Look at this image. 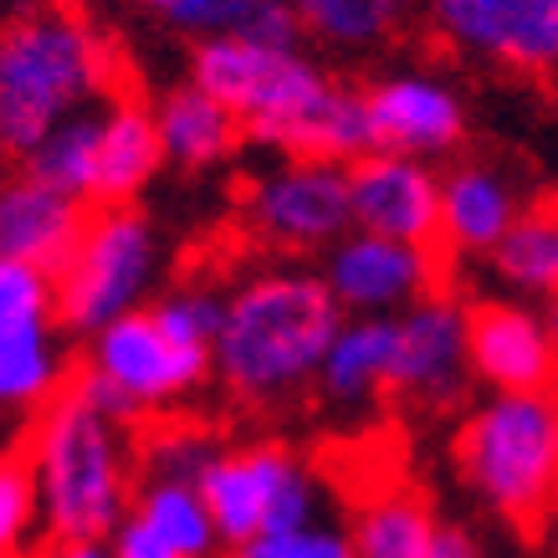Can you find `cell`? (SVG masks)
<instances>
[{
	"label": "cell",
	"instance_id": "6da1fadb",
	"mask_svg": "<svg viewBox=\"0 0 558 558\" xmlns=\"http://www.w3.org/2000/svg\"><path fill=\"white\" fill-rule=\"evenodd\" d=\"M190 77L236 113L246 138L277 154L339 159V165L374 154L364 87L339 83L303 47H256V41L205 32L195 36Z\"/></svg>",
	"mask_w": 558,
	"mask_h": 558
},
{
	"label": "cell",
	"instance_id": "7a4b0ae2",
	"mask_svg": "<svg viewBox=\"0 0 558 558\" xmlns=\"http://www.w3.org/2000/svg\"><path fill=\"white\" fill-rule=\"evenodd\" d=\"M349 323L323 271L271 267L226 292L216 374L246 405H277L318 385L323 359Z\"/></svg>",
	"mask_w": 558,
	"mask_h": 558
},
{
	"label": "cell",
	"instance_id": "3957f363",
	"mask_svg": "<svg viewBox=\"0 0 558 558\" xmlns=\"http://www.w3.org/2000/svg\"><path fill=\"white\" fill-rule=\"evenodd\" d=\"M113 47L68 0H32L0 26V144L11 159L119 87Z\"/></svg>",
	"mask_w": 558,
	"mask_h": 558
},
{
	"label": "cell",
	"instance_id": "277c9868",
	"mask_svg": "<svg viewBox=\"0 0 558 558\" xmlns=\"http://www.w3.org/2000/svg\"><path fill=\"white\" fill-rule=\"evenodd\" d=\"M32 472L47 538H108L129 518V457L123 425L62 385L32 425Z\"/></svg>",
	"mask_w": 558,
	"mask_h": 558
},
{
	"label": "cell",
	"instance_id": "5b68a950",
	"mask_svg": "<svg viewBox=\"0 0 558 558\" xmlns=\"http://www.w3.org/2000/svg\"><path fill=\"white\" fill-rule=\"evenodd\" d=\"M461 482L508 523H538L558 502V385L492 389L457 430Z\"/></svg>",
	"mask_w": 558,
	"mask_h": 558
},
{
	"label": "cell",
	"instance_id": "8992f818",
	"mask_svg": "<svg viewBox=\"0 0 558 558\" xmlns=\"http://www.w3.org/2000/svg\"><path fill=\"white\" fill-rule=\"evenodd\" d=\"M159 277V236L138 205H93L83 236L57 271V318L68 333H98L144 307Z\"/></svg>",
	"mask_w": 558,
	"mask_h": 558
},
{
	"label": "cell",
	"instance_id": "52a82bcc",
	"mask_svg": "<svg viewBox=\"0 0 558 558\" xmlns=\"http://www.w3.org/2000/svg\"><path fill=\"white\" fill-rule=\"evenodd\" d=\"M246 226L277 252H328L354 231L349 165L339 159H292L282 154L271 170L246 185Z\"/></svg>",
	"mask_w": 558,
	"mask_h": 558
},
{
	"label": "cell",
	"instance_id": "ba28073f",
	"mask_svg": "<svg viewBox=\"0 0 558 558\" xmlns=\"http://www.w3.org/2000/svg\"><path fill=\"white\" fill-rule=\"evenodd\" d=\"M201 497L226 548L252 543L256 533H288L313 523L318 492L282 446H241L220 451L201 476Z\"/></svg>",
	"mask_w": 558,
	"mask_h": 558
},
{
	"label": "cell",
	"instance_id": "9c48e42d",
	"mask_svg": "<svg viewBox=\"0 0 558 558\" xmlns=\"http://www.w3.org/2000/svg\"><path fill=\"white\" fill-rule=\"evenodd\" d=\"M457 51L523 77L558 72V0H421Z\"/></svg>",
	"mask_w": 558,
	"mask_h": 558
},
{
	"label": "cell",
	"instance_id": "30bf717a",
	"mask_svg": "<svg viewBox=\"0 0 558 558\" xmlns=\"http://www.w3.org/2000/svg\"><path fill=\"white\" fill-rule=\"evenodd\" d=\"M323 282L333 288L349 318H385L440 292V262L436 246L349 231L323 252Z\"/></svg>",
	"mask_w": 558,
	"mask_h": 558
},
{
	"label": "cell",
	"instance_id": "8fae6325",
	"mask_svg": "<svg viewBox=\"0 0 558 558\" xmlns=\"http://www.w3.org/2000/svg\"><path fill=\"white\" fill-rule=\"evenodd\" d=\"M87 364L98 374H108L138 410H154V405H170V400L190 395L205 374L216 369V354L174 343L159 328L154 307H134V313H123V318H113L108 328L93 333Z\"/></svg>",
	"mask_w": 558,
	"mask_h": 558
},
{
	"label": "cell",
	"instance_id": "7c38bea8",
	"mask_svg": "<svg viewBox=\"0 0 558 558\" xmlns=\"http://www.w3.org/2000/svg\"><path fill=\"white\" fill-rule=\"evenodd\" d=\"M472 379L466 307L457 298L430 292L415 307L395 313V364H389L385 395L410 405H457Z\"/></svg>",
	"mask_w": 558,
	"mask_h": 558
},
{
	"label": "cell",
	"instance_id": "4fadbf2b",
	"mask_svg": "<svg viewBox=\"0 0 558 558\" xmlns=\"http://www.w3.org/2000/svg\"><path fill=\"white\" fill-rule=\"evenodd\" d=\"M369 108V134L379 154H405V159H440L461 149L466 138V102L440 72L425 68H389L374 83H364Z\"/></svg>",
	"mask_w": 558,
	"mask_h": 558
},
{
	"label": "cell",
	"instance_id": "5bb4252c",
	"mask_svg": "<svg viewBox=\"0 0 558 558\" xmlns=\"http://www.w3.org/2000/svg\"><path fill=\"white\" fill-rule=\"evenodd\" d=\"M466 349L472 374L487 389H554L558 333L548 313L518 298H487L466 307Z\"/></svg>",
	"mask_w": 558,
	"mask_h": 558
},
{
	"label": "cell",
	"instance_id": "9a60e30c",
	"mask_svg": "<svg viewBox=\"0 0 558 558\" xmlns=\"http://www.w3.org/2000/svg\"><path fill=\"white\" fill-rule=\"evenodd\" d=\"M354 231L436 246L440 241V180L425 159L405 154H364L349 165Z\"/></svg>",
	"mask_w": 558,
	"mask_h": 558
},
{
	"label": "cell",
	"instance_id": "2e32d148",
	"mask_svg": "<svg viewBox=\"0 0 558 558\" xmlns=\"http://www.w3.org/2000/svg\"><path fill=\"white\" fill-rule=\"evenodd\" d=\"M87 216H93L87 201L36 180L32 170H5L0 180V256L32 262L57 277L83 236Z\"/></svg>",
	"mask_w": 558,
	"mask_h": 558
},
{
	"label": "cell",
	"instance_id": "e0dca14e",
	"mask_svg": "<svg viewBox=\"0 0 558 558\" xmlns=\"http://www.w3.org/2000/svg\"><path fill=\"white\" fill-rule=\"evenodd\" d=\"M523 216V195L497 165L466 159L440 174V246L457 256H492Z\"/></svg>",
	"mask_w": 558,
	"mask_h": 558
},
{
	"label": "cell",
	"instance_id": "ac0fdd59",
	"mask_svg": "<svg viewBox=\"0 0 558 558\" xmlns=\"http://www.w3.org/2000/svg\"><path fill=\"white\" fill-rule=\"evenodd\" d=\"M165 165V144H159V123L154 108L138 98L113 93L102 108V138H98V185L93 205H134V195L154 180Z\"/></svg>",
	"mask_w": 558,
	"mask_h": 558
},
{
	"label": "cell",
	"instance_id": "d6986e66",
	"mask_svg": "<svg viewBox=\"0 0 558 558\" xmlns=\"http://www.w3.org/2000/svg\"><path fill=\"white\" fill-rule=\"evenodd\" d=\"M154 123H159L165 159L180 165V170H210V165H220V159L246 138L236 113H231L210 87L195 83V77L170 87L165 98L154 102Z\"/></svg>",
	"mask_w": 558,
	"mask_h": 558
},
{
	"label": "cell",
	"instance_id": "ffe728a7",
	"mask_svg": "<svg viewBox=\"0 0 558 558\" xmlns=\"http://www.w3.org/2000/svg\"><path fill=\"white\" fill-rule=\"evenodd\" d=\"M303 16L307 41H318L343 57L385 51L395 36L410 32V21L425 16L421 0H292Z\"/></svg>",
	"mask_w": 558,
	"mask_h": 558
},
{
	"label": "cell",
	"instance_id": "44dd1931",
	"mask_svg": "<svg viewBox=\"0 0 558 558\" xmlns=\"http://www.w3.org/2000/svg\"><path fill=\"white\" fill-rule=\"evenodd\" d=\"M62 318H26L0 328V410H41L68 385V359L57 343Z\"/></svg>",
	"mask_w": 558,
	"mask_h": 558
},
{
	"label": "cell",
	"instance_id": "7402d4cb",
	"mask_svg": "<svg viewBox=\"0 0 558 558\" xmlns=\"http://www.w3.org/2000/svg\"><path fill=\"white\" fill-rule=\"evenodd\" d=\"M487 267L512 298L558 303V201L523 205L512 231L492 246Z\"/></svg>",
	"mask_w": 558,
	"mask_h": 558
},
{
	"label": "cell",
	"instance_id": "603a6c76",
	"mask_svg": "<svg viewBox=\"0 0 558 558\" xmlns=\"http://www.w3.org/2000/svg\"><path fill=\"white\" fill-rule=\"evenodd\" d=\"M389 364H395V313L349 318L323 359L318 385L333 405H359V400H374L389 389Z\"/></svg>",
	"mask_w": 558,
	"mask_h": 558
},
{
	"label": "cell",
	"instance_id": "cb8c5ba5",
	"mask_svg": "<svg viewBox=\"0 0 558 558\" xmlns=\"http://www.w3.org/2000/svg\"><path fill=\"white\" fill-rule=\"evenodd\" d=\"M436 543H440L436 512L425 508V497H415L405 487L374 497L359 512V533H354L359 558H436Z\"/></svg>",
	"mask_w": 558,
	"mask_h": 558
},
{
	"label": "cell",
	"instance_id": "d4e9b609",
	"mask_svg": "<svg viewBox=\"0 0 558 558\" xmlns=\"http://www.w3.org/2000/svg\"><path fill=\"white\" fill-rule=\"evenodd\" d=\"M102 108L108 102H93L83 113H72L68 123H57L41 144H36L21 170H32L36 180L68 190L77 201L93 205V185H98V138H102Z\"/></svg>",
	"mask_w": 558,
	"mask_h": 558
},
{
	"label": "cell",
	"instance_id": "484cf974",
	"mask_svg": "<svg viewBox=\"0 0 558 558\" xmlns=\"http://www.w3.org/2000/svg\"><path fill=\"white\" fill-rule=\"evenodd\" d=\"M138 518H149L165 538L185 558H216V518L205 508V497L195 482H174V476H144L138 487Z\"/></svg>",
	"mask_w": 558,
	"mask_h": 558
},
{
	"label": "cell",
	"instance_id": "4316f807",
	"mask_svg": "<svg viewBox=\"0 0 558 558\" xmlns=\"http://www.w3.org/2000/svg\"><path fill=\"white\" fill-rule=\"evenodd\" d=\"M210 32L236 36V41H256V47H303V16L292 0H220Z\"/></svg>",
	"mask_w": 558,
	"mask_h": 558
},
{
	"label": "cell",
	"instance_id": "83f0119b",
	"mask_svg": "<svg viewBox=\"0 0 558 558\" xmlns=\"http://www.w3.org/2000/svg\"><path fill=\"white\" fill-rule=\"evenodd\" d=\"M154 318H159V328H165L174 343L210 349V354H216L220 323H226V298L210 288H174L154 303Z\"/></svg>",
	"mask_w": 558,
	"mask_h": 558
},
{
	"label": "cell",
	"instance_id": "f1b7e54d",
	"mask_svg": "<svg viewBox=\"0 0 558 558\" xmlns=\"http://www.w3.org/2000/svg\"><path fill=\"white\" fill-rule=\"evenodd\" d=\"M36 523H41V497H36L32 457L11 451L0 457V558H16Z\"/></svg>",
	"mask_w": 558,
	"mask_h": 558
},
{
	"label": "cell",
	"instance_id": "f546056e",
	"mask_svg": "<svg viewBox=\"0 0 558 558\" xmlns=\"http://www.w3.org/2000/svg\"><path fill=\"white\" fill-rule=\"evenodd\" d=\"M231 558H359L349 533L333 527H288V533H256L252 543L231 548Z\"/></svg>",
	"mask_w": 558,
	"mask_h": 558
},
{
	"label": "cell",
	"instance_id": "4dcf8cb0",
	"mask_svg": "<svg viewBox=\"0 0 558 558\" xmlns=\"http://www.w3.org/2000/svg\"><path fill=\"white\" fill-rule=\"evenodd\" d=\"M113 558H185V554H180L149 518L129 512V518L119 523V533H113Z\"/></svg>",
	"mask_w": 558,
	"mask_h": 558
},
{
	"label": "cell",
	"instance_id": "1f68e13d",
	"mask_svg": "<svg viewBox=\"0 0 558 558\" xmlns=\"http://www.w3.org/2000/svg\"><path fill=\"white\" fill-rule=\"evenodd\" d=\"M41 558H113L102 548V538H51Z\"/></svg>",
	"mask_w": 558,
	"mask_h": 558
},
{
	"label": "cell",
	"instance_id": "d6a6232c",
	"mask_svg": "<svg viewBox=\"0 0 558 558\" xmlns=\"http://www.w3.org/2000/svg\"><path fill=\"white\" fill-rule=\"evenodd\" d=\"M436 558H476V543L466 538V533H461V527H440Z\"/></svg>",
	"mask_w": 558,
	"mask_h": 558
},
{
	"label": "cell",
	"instance_id": "836d02e7",
	"mask_svg": "<svg viewBox=\"0 0 558 558\" xmlns=\"http://www.w3.org/2000/svg\"><path fill=\"white\" fill-rule=\"evenodd\" d=\"M216 5H220V0H190L185 21H180V32H195V36H205V32H210V16H216Z\"/></svg>",
	"mask_w": 558,
	"mask_h": 558
},
{
	"label": "cell",
	"instance_id": "e575fe53",
	"mask_svg": "<svg viewBox=\"0 0 558 558\" xmlns=\"http://www.w3.org/2000/svg\"><path fill=\"white\" fill-rule=\"evenodd\" d=\"M144 11H154V16H165L170 26H180L185 21V11H190V0H138Z\"/></svg>",
	"mask_w": 558,
	"mask_h": 558
},
{
	"label": "cell",
	"instance_id": "d590c367",
	"mask_svg": "<svg viewBox=\"0 0 558 558\" xmlns=\"http://www.w3.org/2000/svg\"><path fill=\"white\" fill-rule=\"evenodd\" d=\"M21 5H32V0H0V26H5V21H11V16H16Z\"/></svg>",
	"mask_w": 558,
	"mask_h": 558
},
{
	"label": "cell",
	"instance_id": "8d00e7d4",
	"mask_svg": "<svg viewBox=\"0 0 558 558\" xmlns=\"http://www.w3.org/2000/svg\"><path fill=\"white\" fill-rule=\"evenodd\" d=\"M5 165H11V154H5V144H0V180H5Z\"/></svg>",
	"mask_w": 558,
	"mask_h": 558
},
{
	"label": "cell",
	"instance_id": "74e56055",
	"mask_svg": "<svg viewBox=\"0 0 558 558\" xmlns=\"http://www.w3.org/2000/svg\"><path fill=\"white\" fill-rule=\"evenodd\" d=\"M548 323H554V333H558V303H548Z\"/></svg>",
	"mask_w": 558,
	"mask_h": 558
}]
</instances>
